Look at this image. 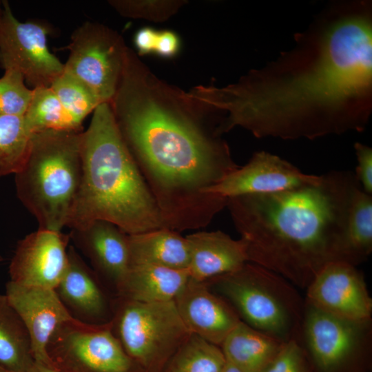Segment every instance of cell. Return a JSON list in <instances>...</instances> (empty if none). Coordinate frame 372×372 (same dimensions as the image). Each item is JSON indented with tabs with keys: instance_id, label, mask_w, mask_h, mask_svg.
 Returning a JSON list of instances; mask_svg holds the SVG:
<instances>
[{
	"instance_id": "obj_16",
	"label": "cell",
	"mask_w": 372,
	"mask_h": 372,
	"mask_svg": "<svg viewBox=\"0 0 372 372\" xmlns=\"http://www.w3.org/2000/svg\"><path fill=\"white\" fill-rule=\"evenodd\" d=\"M305 324L313 371L343 372L354 359L360 324L310 306Z\"/></svg>"
},
{
	"instance_id": "obj_3",
	"label": "cell",
	"mask_w": 372,
	"mask_h": 372,
	"mask_svg": "<svg viewBox=\"0 0 372 372\" xmlns=\"http://www.w3.org/2000/svg\"><path fill=\"white\" fill-rule=\"evenodd\" d=\"M359 184L349 171H331L314 183L268 194L227 198L248 262L308 287L327 264L347 262L344 235Z\"/></svg>"
},
{
	"instance_id": "obj_26",
	"label": "cell",
	"mask_w": 372,
	"mask_h": 372,
	"mask_svg": "<svg viewBox=\"0 0 372 372\" xmlns=\"http://www.w3.org/2000/svg\"><path fill=\"white\" fill-rule=\"evenodd\" d=\"M32 134L23 116L0 114V176L15 174L22 167Z\"/></svg>"
},
{
	"instance_id": "obj_23",
	"label": "cell",
	"mask_w": 372,
	"mask_h": 372,
	"mask_svg": "<svg viewBox=\"0 0 372 372\" xmlns=\"http://www.w3.org/2000/svg\"><path fill=\"white\" fill-rule=\"evenodd\" d=\"M28 331L6 296L0 293V367L29 372L34 363Z\"/></svg>"
},
{
	"instance_id": "obj_28",
	"label": "cell",
	"mask_w": 372,
	"mask_h": 372,
	"mask_svg": "<svg viewBox=\"0 0 372 372\" xmlns=\"http://www.w3.org/2000/svg\"><path fill=\"white\" fill-rule=\"evenodd\" d=\"M50 87L65 110L81 126L83 119L101 104L88 87L64 71Z\"/></svg>"
},
{
	"instance_id": "obj_21",
	"label": "cell",
	"mask_w": 372,
	"mask_h": 372,
	"mask_svg": "<svg viewBox=\"0 0 372 372\" xmlns=\"http://www.w3.org/2000/svg\"><path fill=\"white\" fill-rule=\"evenodd\" d=\"M130 265L188 269L189 250L178 231L161 228L129 235Z\"/></svg>"
},
{
	"instance_id": "obj_5",
	"label": "cell",
	"mask_w": 372,
	"mask_h": 372,
	"mask_svg": "<svg viewBox=\"0 0 372 372\" xmlns=\"http://www.w3.org/2000/svg\"><path fill=\"white\" fill-rule=\"evenodd\" d=\"M82 132L51 130L32 134L15 184L18 198L40 229L61 231L68 226L81 178Z\"/></svg>"
},
{
	"instance_id": "obj_2",
	"label": "cell",
	"mask_w": 372,
	"mask_h": 372,
	"mask_svg": "<svg viewBox=\"0 0 372 372\" xmlns=\"http://www.w3.org/2000/svg\"><path fill=\"white\" fill-rule=\"evenodd\" d=\"M109 103L166 228L179 232L209 225L227 199L208 189L239 167L217 129L206 123L209 113L159 79L129 48Z\"/></svg>"
},
{
	"instance_id": "obj_35",
	"label": "cell",
	"mask_w": 372,
	"mask_h": 372,
	"mask_svg": "<svg viewBox=\"0 0 372 372\" xmlns=\"http://www.w3.org/2000/svg\"><path fill=\"white\" fill-rule=\"evenodd\" d=\"M29 372H61L51 364L34 362Z\"/></svg>"
},
{
	"instance_id": "obj_14",
	"label": "cell",
	"mask_w": 372,
	"mask_h": 372,
	"mask_svg": "<svg viewBox=\"0 0 372 372\" xmlns=\"http://www.w3.org/2000/svg\"><path fill=\"white\" fill-rule=\"evenodd\" d=\"M5 295L28 331L34 361L51 364L46 350L48 342L61 324L73 319L55 289L9 281Z\"/></svg>"
},
{
	"instance_id": "obj_15",
	"label": "cell",
	"mask_w": 372,
	"mask_h": 372,
	"mask_svg": "<svg viewBox=\"0 0 372 372\" xmlns=\"http://www.w3.org/2000/svg\"><path fill=\"white\" fill-rule=\"evenodd\" d=\"M66 271L54 289L72 316L90 324H103L111 321L114 298L107 294L103 282L75 248L68 247Z\"/></svg>"
},
{
	"instance_id": "obj_24",
	"label": "cell",
	"mask_w": 372,
	"mask_h": 372,
	"mask_svg": "<svg viewBox=\"0 0 372 372\" xmlns=\"http://www.w3.org/2000/svg\"><path fill=\"white\" fill-rule=\"evenodd\" d=\"M372 251V196L361 186L352 197L347 215L344 253L347 262L355 266Z\"/></svg>"
},
{
	"instance_id": "obj_7",
	"label": "cell",
	"mask_w": 372,
	"mask_h": 372,
	"mask_svg": "<svg viewBox=\"0 0 372 372\" xmlns=\"http://www.w3.org/2000/svg\"><path fill=\"white\" fill-rule=\"evenodd\" d=\"M50 364L61 372H131L132 360L114 335L111 322L90 324L72 319L61 324L47 345Z\"/></svg>"
},
{
	"instance_id": "obj_18",
	"label": "cell",
	"mask_w": 372,
	"mask_h": 372,
	"mask_svg": "<svg viewBox=\"0 0 372 372\" xmlns=\"http://www.w3.org/2000/svg\"><path fill=\"white\" fill-rule=\"evenodd\" d=\"M69 235L102 282L113 288L116 296L130 266L129 235L105 220H95L72 230Z\"/></svg>"
},
{
	"instance_id": "obj_36",
	"label": "cell",
	"mask_w": 372,
	"mask_h": 372,
	"mask_svg": "<svg viewBox=\"0 0 372 372\" xmlns=\"http://www.w3.org/2000/svg\"><path fill=\"white\" fill-rule=\"evenodd\" d=\"M221 372H243L234 364L225 360V363Z\"/></svg>"
},
{
	"instance_id": "obj_38",
	"label": "cell",
	"mask_w": 372,
	"mask_h": 372,
	"mask_svg": "<svg viewBox=\"0 0 372 372\" xmlns=\"http://www.w3.org/2000/svg\"><path fill=\"white\" fill-rule=\"evenodd\" d=\"M1 260V257H0V260Z\"/></svg>"
},
{
	"instance_id": "obj_19",
	"label": "cell",
	"mask_w": 372,
	"mask_h": 372,
	"mask_svg": "<svg viewBox=\"0 0 372 372\" xmlns=\"http://www.w3.org/2000/svg\"><path fill=\"white\" fill-rule=\"evenodd\" d=\"M189 250V278L205 282L233 272L248 262L245 241L221 231H197L185 236Z\"/></svg>"
},
{
	"instance_id": "obj_4",
	"label": "cell",
	"mask_w": 372,
	"mask_h": 372,
	"mask_svg": "<svg viewBox=\"0 0 372 372\" xmlns=\"http://www.w3.org/2000/svg\"><path fill=\"white\" fill-rule=\"evenodd\" d=\"M81 163L80 187L67 226L71 230L95 220L111 223L128 235L166 228L109 103L97 106L82 132Z\"/></svg>"
},
{
	"instance_id": "obj_22",
	"label": "cell",
	"mask_w": 372,
	"mask_h": 372,
	"mask_svg": "<svg viewBox=\"0 0 372 372\" xmlns=\"http://www.w3.org/2000/svg\"><path fill=\"white\" fill-rule=\"evenodd\" d=\"M284 342L240 320L222 343L221 350L225 360L243 372H264Z\"/></svg>"
},
{
	"instance_id": "obj_25",
	"label": "cell",
	"mask_w": 372,
	"mask_h": 372,
	"mask_svg": "<svg viewBox=\"0 0 372 372\" xmlns=\"http://www.w3.org/2000/svg\"><path fill=\"white\" fill-rule=\"evenodd\" d=\"M23 119L32 134L51 130H81V126L65 110L50 86L33 89Z\"/></svg>"
},
{
	"instance_id": "obj_8",
	"label": "cell",
	"mask_w": 372,
	"mask_h": 372,
	"mask_svg": "<svg viewBox=\"0 0 372 372\" xmlns=\"http://www.w3.org/2000/svg\"><path fill=\"white\" fill-rule=\"evenodd\" d=\"M63 71L83 83L101 103H110L118 88L128 47L116 31L85 22L74 30Z\"/></svg>"
},
{
	"instance_id": "obj_17",
	"label": "cell",
	"mask_w": 372,
	"mask_h": 372,
	"mask_svg": "<svg viewBox=\"0 0 372 372\" xmlns=\"http://www.w3.org/2000/svg\"><path fill=\"white\" fill-rule=\"evenodd\" d=\"M174 301L190 333L216 346H221L240 321L236 312L209 290L205 282L189 278Z\"/></svg>"
},
{
	"instance_id": "obj_6",
	"label": "cell",
	"mask_w": 372,
	"mask_h": 372,
	"mask_svg": "<svg viewBox=\"0 0 372 372\" xmlns=\"http://www.w3.org/2000/svg\"><path fill=\"white\" fill-rule=\"evenodd\" d=\"M110 322L127 354L145 365L175 353L192 335L174 300L141 302L116 297Z\"/></svg>"
},
{
	"instance_id": "obj_37",
	"label": "cell",
	"mask_w": 372,
	"mask_h": 372,
	"mask_svg": "<svg viewBox=\"0 0 372 372\" xmlns=\"http://www.w3.org/2000/svg\"><path fill=\"white\" fill-rule=\"evenodd\" d=\"M0 372H9V371H6L3 369H2L1 367H0Z\"/></svg>"
},
{
	"instance_id": "obj_12",
	"label": "cell",
	"mask_w": 372,
	"mask_h": 372,
	"mask_svg": "<svg viewBox=\"0 0 372 372\" xmlns=\"http://www.w3.org/2000/svg\"><path fill=\"white\" fill-rule=\"evenodd\" d=\"M70 235L39 228L18 242L9 267L11 282L55 289L68 262Z\"/></svg>"
},
{
	"instance_id": "obj_11",
	"label": "cell",
	"mask_w": 372,
	"mask_h": 372,
	"mask_svg": "<svg viewBox=\"0 0 372 372\" xmlns=\"http://www.w3.org/2000/svg\"><path fill=\"white\" fill-rule=\"evenodd\" d=\"M309 305L344 320L362 324L372 313V300L363 276L342 261L325 265L307 287Z\"/></svg>"
},
{
	"instance_id": "obj_31",
	"label": "cell",
	"mask_w": 372,
	"mask_h": 372,
	"mask_svg": "<svg viewBox=\"0 0 372 372\" xmlns=\"http://www.w3.org/2000/svg\"><path fill=\"white\" fill-rule=\"evenodd\" d=\"M264 372H314L309 359L294 340L285 342Z\"/></svg>"
},
{
	"instance_id": "obj_13",
	"label": "cell",
	"mask_w": 372,
	"mask_h": 372,
	"mask_svg": "<svg viewBox=\"0 0 372 372\" xmlns=\"http://www.w3.org/2000/svg\"><path fill=\"white\" fill-rule=\"evenodd\" d=\"M319 176L302 172L271 153L256 152L248 163L227 174L207 193L224 198L268 194L293 189L316 182Z\"/></svg>"
},
{
	"instance_id": "obj_29",
	"label": "cell",
	"mask_w": 372,
	"mask_h": 372,
	"mask_svg": "<svg viewBox=\"0 0 372 372\" xmlns=\"http://www.w3.org/2000/svg\"><path fill=\"white\" fill-rule=\"evenodd\" d=\"M23 75L14 70H5L0 79V114L23 116L33 94L24 84Z\"/></svg>"
},
{
	"instance_id": "obj_9",
	"label": "cell",
	"mask_w": 372,
	"mask_h": 372,
	"mask_svg": "<svg viewBox=\"0 0 372 372\" xmlns=\"http://www.w3.org/2000/svg\"><path fill=\"white\" fill-rule=\"evenodd\" d=\"M0 6V63L20 72L34 88L50 87L63 73L64 64L48 49V29L37 23L19 21L8 3Z\"/></svg>"
},
{
	"instance_id": "obj_1",
	"label": "cell",
	"mask_w": 372,
	"mask_h": 372,
	"mask_svg": "<svg viewBox=\"0 0 372 372\" xmlns=\"http://www.w3.org/2000/svg\"><path fill=\"white\" fill-rule=\"evenodd\" d=\"M324 19L268 68L189 92L223 116L221 134L240 127L258 138L312 139L364 129L371 107V10L359 3Z\"/></svg>"
},
{
	"instance_id": "obj_33",
	"label": "cell",
	"mask_w": 372,
	"mask_h": 372,
	"mask_svg": "<svg viewBox=\"0 0 372 372\" xmlns=\"http://www.w3.org/2000/svg\"><path fill=\"white\" fill-rule=\"evenodd\" d=\"M180 48V39L175 32L171 30L158 31L154 54L163 58H173Z\"/></svg>"
},
{
	"instance_id": "obj_20",
	"label": "cell",
	"mask_w": 372,
	"mask_h": 372,
	"mask_svg": "<svg viewBox=\"0 0 372 372\" xmlns=\"http://www.w3.org/2000/svg\"><path fill=\"white\" fill-rule=\"evenodd\" d=\"M189 278L188 269L130 265L116 297L141 302L174 300Z\"/></svg>"
},
{
	"instance_id": "obj_10",
	"label": "cell",
	"mask_w": 372,
	"mask_h": 372,
	"mask_svg": "<svg viewBox=\"0 0 372 372\" xmlns=\"http://www.w3.org/2000/svg\"><path fill=\"white\" fill-rule=\"evenodd\" d=\"M269 271L251 262L239 269L207 281L236 308L247 324L276 339L289 327L286 308L274 293L264 285Z\"/></svg>"
},
{
	"instance_id": "obj_32",
	"label": "cell",
	"mask_w": 372,
	"mask_h": 372,
	"mask_svg": "<svg viewBox=\"0 0 372 372\" xmlns=\"http://www.w3.org/2000/svg\"><path fill=\"white\" fill-rule=\"evenodd\" d=\"M357 158L355 177L363 191L372 194V149L369 146L357 143L354 145Z\"/></svg>"
},
{
	"instance_id": "obj_34",
	"label": "cell",
	"mask_w": 372,
	"mask_h": 372,
	"mask_svg": "<svg viewBox=\"0 0 372 372\" xmlns=\"http://www.w3.org/2000/svg\"><path fill=\"white\" fill-rule=\"evenodd\" d=\"M158 31L149 27L138 30L134 38V43L141 55L154 53Z\"/></svg>"
},
{
	"instance_id": "obj_30",
	"label": "cell",
	"mask_w": 372,
	"mask_h": 372,
	"mask_svg": "<svg viewBox=\"0 0 372 372\" xmlns=\"http://www.w3.org/2000/svg\"><path fill=\"white\" fill-rule=\"evenodd\" d=\"M109 3L125 17L163 21L174 15L185 1L120 0L110 1Z\"/></svg>"
},
{
	"instance_id": "obj_27",
	"label": "cell",
	"mask_w": 372,
	"mask_h": 372,
	"mask_svg": "<svg viewBox=\"0 0 372 372\" xmlns=\"http://www.w3.org/2000/svg\"><path fill=\"white\" fill-rule=\"evenodd\" d=\"M225 363L218 346L192 334L175 352L167 372H221Z\"/></svg>"
}]
</instances>
